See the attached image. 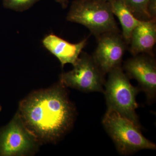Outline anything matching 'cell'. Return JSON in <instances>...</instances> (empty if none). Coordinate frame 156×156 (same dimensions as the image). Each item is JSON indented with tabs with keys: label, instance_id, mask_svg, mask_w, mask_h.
<instances>
[{
	"label": "cell",
	"instance_id": "1",
	"mask_svg": "<svg viewBox=\"0 0 156 156\" xmlns=\"http://www.w3.org/2000/svg\"><path fill=\"white\" fill-rule=\"evenodd\" d=\"M64 85L31 92L20 102L17 114L41 144L56 143L71 129L76 109Z\"/></svg>",
	"mask_w": 156,
	"mask_h": 156
},
{
	"label": "cell",
	"instance_id": "2",
	"mask_svg": "<svg viewBox=\"0 0 156 156\" xmlns=\"http://www.w3.org/2000/svg\"><path fill=\"white\" fill-rule=\"evenodd\" d=\"M102 123L121 154L128 155L142 150H156V144L143 135L141 128L115 110L108 108Z\"/></svg>",
	"mask_w": 156,
	"mask_h": 156
},
{
	"label": "cell",
	"instance_id": "3",
	"mask_svg": "<svg viewBox=\"0 0 156 156\" xmlns=\"http://www.w3.org/2000/svg\"><path fill=\"white\" fill-rule=\"evenodd\" d=\"M108 74L104 93L108 108L115 110L141 128L136 112L139 106L136 96L141 90L139 87L132 86L129 78L121 67L115 69Z\"/></svg>",
	"mask_w": 156,
	"mask_h": 156
},
{
	"label": "cell",
	"instance_id": "4",
	"mask_svg": "<svg viewBox=\"0 0 156 156\" xmlns=\"http://www.w3.org/2000/svg\"><path fill=\"white\" fill-rule=\"evenodd\" d=\"M67 20L86 27L97 38L102 34L119 30L109 1L75 0Z\"/></svg>",
	"mask_w": 156,
	"mask_h": 156
},
{
	"label": "cell",
	"instance_id": "5",
	"mask_svg": "<svg viewBox=\"0 0 156 156\" xmlns=\"http://www.w3.org/2000/svg\"><path fill=\"white\" fill-rule=\"evenodd\" d=\"M73 69L60 76V81L66 87L85 92L104 93L105 75L92 56L82 52Z\"/></svg>",
	"mask_w": 156,
	"mask_h": 156
},
{
	"label": "cell",
	"instance_id": "6",
	"mask_svg": "<svg viewBox=\"0 0 156 156\" xmlns=\"http://www.w3.org/2000/svg\"><path fill=\"white\" fill-rule=\"evenodd\" d=\"M40 144L26 128L17 113L6 126L0 128V156L33 154Z\"/></svg>",
	"mask_w": 156,
	"mask_h": 156
},
{
	"label": "cell",
	"instance_id": "7",
	"mask_svg": "<svg viewBox=\"0 0 156 156\" xmlns=\"http://www.w3.org/2000/svg\"><path fill=\"white\" fill-rule=\"evenodd\" d=\"M98 38L97 48L92 57L105 75L120 67L126 50V43L116 32L102 34Z\"/></svg>",
	"mask_w": 156,
	"mask_h": 156
},
{
	"label": "cell",
	"instance_id": "8",
	"mask_svg": "<svg viewBox=\"0 0 156 156\" xmlns=\"http://www.w3.org/2000/svg\"><path fill=\"white\" fill-rule=\"evenodd\" d=\"M124 69L129 79L136 80L140 89L146 95L149 102L155 99L156 95V65L151 57L135 56L128 59L124 65Z\"/></svg>",
	"mask_w": 156,
	"mask_h": 156
},
{
	"label": "cell",
	"instance_id": "9",
	"mask_svg": "<svg viewBox=\"0 0 156 156\" xmlns=\"http://www.w3.org/2000/svg\"><path fill=\"white\" fill-rule=\"evenodd\" d=\"M87 43L85 39L77 44H72L53 34L43 40L44 47L58 58L62 68L67 63L73 65L76 63Z\"/></svg>",
	"mask_w": 156,
	"mask_h": 156
},
{
	"label": "cell",
	"instance_id": "10",
	"mask_svg": "<svg viewBox=\"0 0 156 156\" xmlns=\"http://www.w3.org/2000/svg\"><path fill=\"white\" fill-rule=\"evenodd\" d=\"M156 42L155 20H144L132 31L130 51L134 56L140 53L151 54Z\"/></svg>",
	"mask_w": 156,
	"mask_h": 156
},
{
	"label": "cell",
	"instance_id": "11",
	"mask_svg": "<svg viewBox=\"0 0 156 156\" xmlns=\"http://www.w3.org/2000/svg\"><path fill=\"white\" fill-rule=\"evenodd\" d=\"M109 2L113 14L121 23L123 39L130 43L132 31L144 20L137 19L122 0H109Z\"/></svg>",
	"mask_w": 156,
	"mask_h": 156
},
{
	"label": "cell",
	"instance_id": "12",
	"mask_svg": "<svg viewBox=\"0 0 156 156\" xmlns=\"http://www.w3.org/2000/svg\"><path fill=\"white\" fill-rule=\"evenodd\" d=\"M130 9L133 14L139 17L151 20L147 11V6L150 0H122Z\"/></svg>",
	"mask_w": 156,
	"mask_h": 156
},
{
	"label": "cell",
	"instance_id": "13",
	"mask_svg": "<svg viewBox=\"0 0 156 156\" xmlns=\"http://www.w3.org/2000/svg\"><path fill=\"white\" fill-rule=\"evenodd\" d=\"M40 0H3V5L7 9L22 11L29 9Z\"/></svg>",
	"mask_w": 156,
	"mask_h": 156
},
{
	"label": "cell",
	"instance_id": "14",
	"mask_svg": "<svg viewBox=\"0 0 156 156\" xmlns=\"http://www.w3.org/2000/svg\"><path fill=\"white\" fill-rule=\"evenodd\" d=\"M147 11L151 19L156 20V0H150L148 4Z\"/></svg>",
	"mask_w": 156,
	"mask_h": 156
},
{
	"label": "cell",
	"instance_id": "15",
	"mask_svg": "<svg viewBox=\"0 0 156 156\" xmlns=\"http://www.w3.org/2000/svg\"><path fill=\"white\" fill-rule=\"evenodd\" d=\"M56 1L64 8H66L68 3V0H56Z\"/></svg>",
	"mask_w": 156,
	"mask_h": 156
},
{
	"label": "cell",
	"instance_id": "16",
	"mask_svg": "<svg viewBox=\"0 0 156 156\" xmlns=\"http://www.w3.org/2000/svg\"><path fill=\"white\" fill-rule=\"evenodd\" d=\"M2 106H1V105H0V112H1V111H2Z\"/></svg>",
	"mask_w": 156,
	"mask_h": 156
},
{
	"label": "cell",
	"instance_id": "17",
	"mask_svg": "<svg viewBox=\"0 0 156 156\" xmlns=\"http://www.w3.org/2000/svg\"><path fill=\"white\" fill-rule=\"evenodd\" d=\"M101 1H109V0H101Z\"/></svg>",
	"mask_w": 156,
	"mask_h": 156
}]
</instances>
